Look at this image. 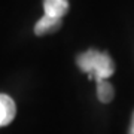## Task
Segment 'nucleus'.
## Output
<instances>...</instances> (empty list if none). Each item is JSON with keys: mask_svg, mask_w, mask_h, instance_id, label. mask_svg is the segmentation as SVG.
Segmentation results:
<instances>
[{"mask_svg": "<svg viewBox=\"0 0 134 134\" xmlns=\"http://www.w3.org/2000/svg\"><path fill=\"white\" fill-rule=\"evenodd\" d=\"M128 134H134V112H133V115H131V122H130Z\"/></svg>", "mask_w": 134, "mask_h": 134, "instance_id": "423d86ee", "label": "nucleus"}, {"mask_svg": "<svg viewBox=\"0 0 134 134\" xmlns=\"http://www.w3.org/2000/svg\"><path fill=\"white\" fill-rule=\"evenodd\" d=\"M76 64L90 79L100 81L109 79L115 73V63L107 52H101L97 49H88L76 57Z\"/></svg>", "mask_w": 134, "mask_h": 134, "instance_id": "f257e3e1", "label": "nucleus"}, {"mask_svg": "<svg viewBox=\"0 0 134 134\" xmlns=\"http://www.w3.org/2000/svg\"><path fill=\"white\" fill-rule=\"evenodd\" d=\"M43 10L49 16L63 18L69 10V0H43Z\"/></svg>", "mask_w": 134, "mask_h": 134, "instance_id": "20e7f679", "label": "nucleus"}, {"mask_svg": "<svg viewBox=\"0 0 134 134\" xmlns=\"http://www.w3.org/2000/svg\"><path fill=\"white\" fill-rule=\"evenodd\" d=\"M63 25V18L57 16H49V15L43 14V16L39 19L36 25H34V33L37 36H45L49 33H55L61 29Z\"/></svg>", "mask_w": 134, "mask_h": 134, "instance_id": "7ed1b4c3", "label": "nucleus"}, {"mask_svg": "<svg viewBox=\"0 0 134 134\" xmlns=\"http://www.w3.org/2000/svg\"><path fill=\"white\" fill-rule=\"evenodd\" d=\"M16 116L15 101L8 94H0V128L9 125Z\"/></svg>", "mask_w": 134, "mask_h": 134, "instance_id": "f03ea898", "label": "nucleus"}, {"mask_svg": "<svg viewBox=\"0 0 134 134\" xmlns=\"http://www.w3.org/2000/svg\"><path fill=\"white\" fill-rule=\"evenodd\" d=\"M97 97L101 103H110L115 97V90L113 85L107 82V79H100L97 81Z\"/></svg>", "mask_w": 134, "mask_h": 134, "instance_id": "39448f33", "label": "nucleus"}]
</instances>
